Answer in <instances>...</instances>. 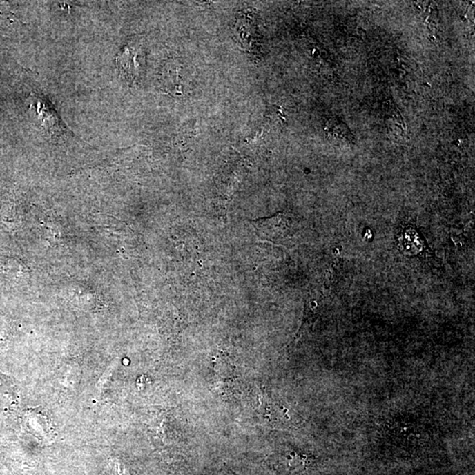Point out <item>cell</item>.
<instances>
[{
    "label": "cell",
    "mask_w": 475,
    "mask_h": 475,
    "mask_svg": "<svg viewBox=\"0 0 475 475\" xmlns=\"http://www.w3.org/2000/svg\"><path fill=\"white\" fill-rule=\"evenodd\" d=\"M117 65L121 75L130 84L139 79L146 65L144 48L139 41L133 40L125 45L121 52L117 55Z\"/></svg>",
    "instance_id": "obj_1"
},
{
    "label": "cell",
    "mask_w": 475,
    "mask_h": 475,
    "mask_svg": "<svg viewBox=\"0 0 475 475\" xmlns=\"http://www.w3.org/2000/svg\"><path fill=\"white\" fill-rule=\"evenodd\" d=\"M179 76L177 70H176L175 65L168 64L163 69L162 73V82L163 89L166 90V93L172 95H182V88L181 82L179 81Z\"/></svg>",
    "instance_id": "obj_3"
},
{
    "label": "cell",
    "mask_w": 475,
    "mask_h": 475,
    "mask_svg": "<svg viewBox=\"0 0 475 475\" xmlns=\"http://www.w3.org/2000/svg\"><path fill=\"white\" fill-rule=\"evenodd\" d=\"M30 111L50 139H62L67 136L56 112L39 96L31 95Z\"/></svg>",
    "instance_id": "obj_2"
}]
</instances>
